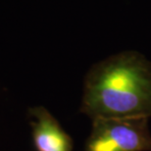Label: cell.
I'll use <instances>...</instances> for the list:
<instances>
[{
    "mask_svg": "<svg viewBox=\"0 0 151 151\" xmlns=\"http://www.w3.org/2000/svg\"><path fill=\"white\" fill-rule=\"evenodd\" d=\"M35 151H74V140L59 121L45 107L37 105L28 111Z\"/></svg>",
    "mask_w": 151,
    "mask_h": 151,
    "instance_id": "obj_3",
    "label": "cell"
},
{
    "mask_svg": "<svg viewBox=\"0 0 151 151\" xmlns=\"http://www.w3.org/2000/svg\"><path fill=\"white\" fill-rule=\"evenodd\" d=\"M149 119L133 117L92 120L85 151H151Z\"/></svg>",
    "mask_w": 151,
    "mask_h": 151,
    "instance_id": "obj_2",
    "label": "cell"
},
{
    "mask_svg": "<svg viewBox=\"0 0 151 151\" xmlns=\"http://www.w3.org/2000/svg\"><path fill=\"white\" fill-rule=\"evenodd\" d=\"M80 111L99 118L151 117V62L134 50L91 65L83 80Z\"/></svg>",
    "mask_w": 151,
    "mask_h": 151,
    "instance_id": "obj_1",
    "label": "cell"
}]
</instances>
